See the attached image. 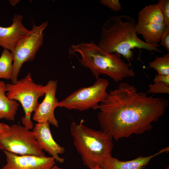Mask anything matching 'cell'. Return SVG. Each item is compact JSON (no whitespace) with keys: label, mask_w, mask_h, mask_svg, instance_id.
<instances>
[{"label":"cell","mask_w":169,"mask_h":169,"mask_svg":"<svg viewBox=\"0 0 169 169\" xmlns=\"http://www.w3.org/2000/svg\"><path fill=\"white\" fill-rule=\"evenodd\" d=\"M57 84V80H51L44 85V98L39 104L33 117V120L37 123L48 122L56 127H58V122L54 114L59 102L56 97Z\"/></svg>","instance_id":"cell-9"},{"label":"cell","mask_w":169,"mask_h":169,"mask_svg":"<svg viewBox=\"0 0 169 169\" xmlns=\"http://www.w3.org/2000/svg\"><path fill=\"white\" fill-rule=\"evenodd\" d=\"M153 81L154 83L163 82L169 86V75H164L157 74L154 78Z\"/></svg>","instance_id":"cell-23"},{"label":"cell","mask_w":169,"mask_h":169,"mask_svg":"<svg viewBox=\"0 0 169 169\" xmlns=\"http://www.w3.org/2000/svg\"><path fill=\"white\" fill-rule=\"evenodd\" d=\"M48 25L47 21L38 26L33 23L31 30L19 41L11 52L13 58V72L11 79L12 83L18 80V75L23 64L34 59L43 44V32Z\"/></svg>","instance_id":"cell-8"},{"label":"cell","mask_w":169,"mask_h":169,"mask_svg":"<svg viewBox=\"0 0 169 169\" xmlns=\"http://www.w3.org/2000/svg\"><path fill=\"white\" fill-rule=\"evenodd\" d=\"M133 85L120 83L97 107L101 130L115 140L142 134L152 128L164 114L168 100L148 96Z\"/></svg>","instance_id":"cell-1"},{"label":"cell","mask_w":169,"mask_h":169,"mask_svg":"<svg viewBox=\"0 0 169 169\" xmlns=\"http://www.w3.org/2000/svg\"></svg>","instance_id":"cell-28"},{"label":"cell","mask_w":169,"mask_h":169,"mask_svg":"<svg viewBox=\"0 0 169 169\" xmlns=\"http://www.w3.org/2000/svg\"><path fill=\"white\" fill-rule=\"evenodd\" d=\"M20 1L19 0H9L10 3L12 6H15Z\"/></svg>","instance_id":"cell-25"},{"label":"cell","mask_w":169,"mask_h":169,"mask_svg":"<svg viewBox=\"0 0 169 169\" xmlns=\"http://www.w3.org/2000/svg\"><path fill=\"white\" fill-rule=\"evenodd\" d=\"M51 169H64L55 165Z\"/></svg>","instance_id":"cell-27"},{"label":"cell","mask_w":169,"mask_h":169,"mask_svg":"<svg viewBox=\"0 0 169 169\" xmlns=\"http://www.w3.org/2000/svg\"><path fill=\"white\" fill-rule=\"evenodd\" d=\"M13 59L12 53L4 49L0 56V79H11L13 72Z\"/></svg>","instance_id":"cell-17"},{"label":"cell","mask_w":169,"mask_h":169,"mask_svg":"<svg viewBox=\"0 0 169 169\" xmlns=\"http://www.w3.org/2000/svg\"><path fill=\"white\" fill-rule=\"evenodd\" d=\"M169 147L160 150L154 154L147 156H139L130 161H121L112 156L104 161L100 165L103 169H143L154 157L169 151Z\"/></svg>","instance_id":"cell-13"},{"label":"cell","mask_w":169,"mask_h":169,"mask_svg":"<svg viewBox=\"0 0 169 169\" xmlns=\"http://www.w3.org/2000/svg\"><path fill=\"white\" fill-rule=\"evenodd\" d=\"M157 3L161 10L165 23L169 26V0H159Z\"/></svg>","instance_id":"cell-20"},{"label":"cell","mask_w":169,"mask_h":169,"mask_svg":"<svg viewBox=\"0 0 169 169\" xmlns=\"http://www.w3.org/2000/svg\"><path fill=\"white\" fill-rule=\"evenodd\" d=\"M149 89L146 93L153 94H169V86L161 82L155 83L154 84L149 85Z\"/></svg>","instance_id":"cell-19"},{"label":"cell","mask_w":169,"mask_h":169,"mask_svg":"<svg viewBox=\"0 0 169 169\" xmlns=\"http://www.w3.org/2000/svg\"><path fill=\"white\" fill-rule=\"evenodd\" d=\"M33 128L34 136L41 149L47 152L57 162L60 163H64V159L59 155L64 153L65 149L54 139L50 129L49 123H37Z\"/></svg>","instance_id":"cell-11"},{"label":"cell","mask_w":169,"mask_h":169,"mask_svg":"<svg viewBox=\"0 0 169 169\" xmlns=\"http://www.w3.org/2000/svg\"><path fill=\"white\" fill-rule=\"evenodd\" d=\"M6 92V84L0 80V119L13 121L19 105L17 101L9 99Z\"/></svg>","instance_id":"cell-15"},{"label":"cell","mask_w":169,"mask_h":169,"mask_svg":"<svg viewBox=\"0 0 169 169\" xmlns=\"http://www.w3.org/2000/svg\"><path fill=\"white\" fill-rule=\"evenodd\" d=\"M100 2L113 11L118 12L121 9V6L118 0H100Z\"/></svg>","instance_id":"cell-21"},{"label":"cell","mask_w":169,"mask_h":169,"mask_svg":"<svg viewBox=\"0 0 169 169\" xmlns=\"http://www.w3.org/2000/svg\"><path fill=\"white\" fill-rule=\"evenodd\" d=\"M164 23L161 10L157 3L145 7L138 14L137 23L160 24Z\"/></svg>","instance_id":"cell-16"},{"label":"cell","mask_w":169,"mask_h":169,"mask_svg":"<svg viewBox=\"0 0 169 169\" xmlns=\"http://www.w3.org/2000/svg\"><path fill=\"white\" fill-rule=\"evenodd\" d=\"M109 83L106 79L99 78L92 85L81 87L59 101L58 107L81 111L96 110L99 103L107 98Z\"/></svg>","instance_id":"cell-7"},{"label":"cell","mask_w":169,"mask_h":169,"mask_svg":"<svg viewBox=\"0 0 169 169\" xmlns=\"http://www.w3.org/2000/svg\"><path fill=\"white\" fill-rule=\"evenodd\" d=\"M6 164L0 169H51L55 165L52 156L19 155L3 151Z\"/></svg>","instance_id":"cell-10"},{"label":"cell","mask_w":169,"mask_h":169,"mask_svg":"<svg viewBox=\"0 0 169 169\" xmlns=\"http://www.w3.org/2000/svg\"><path fill=\"white\" fill-rule=\"evenodd\" d=\"M9 126L6 124L0 122V136L7 131Z\"/></svg>","instance_id":"cell-24"},{"label":"cell","mask_w":169,"mask_h":169,"mask_svg":"<svg viewBox=\"0 0 169 169\" xmlns=\"http://www.w3.org/2000/svg\"><path fill=\"white\" fill-rule=\"evenodd\" d=\"M160 44L166 49L169 52V26L166 28L163 33L161 39Z\"/></svg>","instance_id":"cell-22"},{"label":"cell","mask_w":169,"mask_h":169,"mask_svg":"<svg viewBox=\"0 0 169 169\" xmlns=\"http://www.w3.org/2000/svg\"><path fill=\"white\" fill-rule=\"evenodd\" d=\"M6 95L11 100L17 101L22 105L25 115L21 118L24 126L31 130L33 127L31 115L39 105L38 99L45 95L44 86L35 83L30 73L14 83L6 84Z\"/></svg>","instance_id":"cell-5"},{"label":"cell","mask_w":169,"mask_h":169,"mask_svg":"<svg viewBox=\"0 0 169 169\" xmlns=\"http://www.w3.org/2000/svg\"><path fill=\"white\" fill-rule=\"evenodd\" d=\"M90 169H103L100 165H97L91 168Z\"/></svg>","instance_id":"cell-26"},{"label":"cell","mask_w":169,"mask_h":169,"mask_svg":"<svg viewBox=\"0 0 169 169\" xmlns=\"http://www.w3.org/2000/svg\"><path fill=\"white\" fill-rule=\"evenodd\" d=\"M72 122L70 131L74 145L80 155L84 164L90 169L100 165L112 156L113 139L101 130H96L83 124Z\"/></svg>","instance_id":"cell-4"},{"label":"cell","mask_w":169,"mask_h":169,"mask_svg":"<svg viewBox=\"0 0 169 169\" xmlns=\"http://www.w3.org/2000/svg\"><path fill=\"white\" fill-rule=\"evenodd\" d=\"M150 68L156 70L159 75H169V53L163 56L157 57L148 64Z\"/></svg>","instance_id":"cell-18"},{"label":"cell","mask_w":169,"mask_h":169,"mask_svg":"<svg viewBox=\"0 0 169 169\" xmlns=\"http://www.w3.org/2000/svg\"><path fill=\"white\" fill-rule=\"evenodd\" d=\"M21 15H15L12 23L7 27L0 26V46L11 52L19 41L29 31L22 23Z\"/></svg>","instance_id":"cell-12"},{"label":"cell","mask_w":169,"mask_h":169,"mask_svg":"<svg viewBox=\"0 0 169 169\" xmlns=\"http://www.w3.org/2000/svg\"><path fill=\"white\" fill-rule=\"evenodd\" d=\"M30 130L17 124L10 126L8 131L0 136V149L19 155L46 156Z\"/></svg>","instance_id":"cell-6"},{"label":"cell","mask_w":169,"mask_h":169,"mask_svg":"<svg viewBox=\"0 0 169 169\" xmlns=\"http://www.w3.org/2000/svg\"><path fill=\"white\" fill-rule=\"evenodd\" d=\"M68 51L69 55L78 58L82 66L89 69L96 79L105 74L118 82L135 75L131 66L122 59L120 54L107 53L92 41L72 44Z\"/></svg>","instance_id":"cell-3"},{"label":"cell","mask_w":169,"mask_h":169,"mask_svg":"<svg viewBox=\"0 0 169 169\" xmlns=\"http://www.w3.org/2000/svg\"><path fill=\"white\" fill-rule=\"evenodd\" d=\"M136 24L134 18L129 16H112L101 28L97 46L107 53H116L122 55L131 66V61L134 57L132 50L134 48L161 53L158 48L159 44H149L138 37Z\"/></svg>","instance_id":"cell-2"},{"label":"cell","mask_w":169,"mask_h":169,"mask_svg":"<svg viewBox=\"0 0 169 169\" xmlns=\"http://www.w3.org/2000/svg\"><path fill=\"white\" fill-rule=\"evenodd\" d=\"M167 26L162 23H136V29L137 34H141L147 44L156 45L160 41L161 37Z\"/></svg>","instance_id":"cell-14"}]
</instances>
